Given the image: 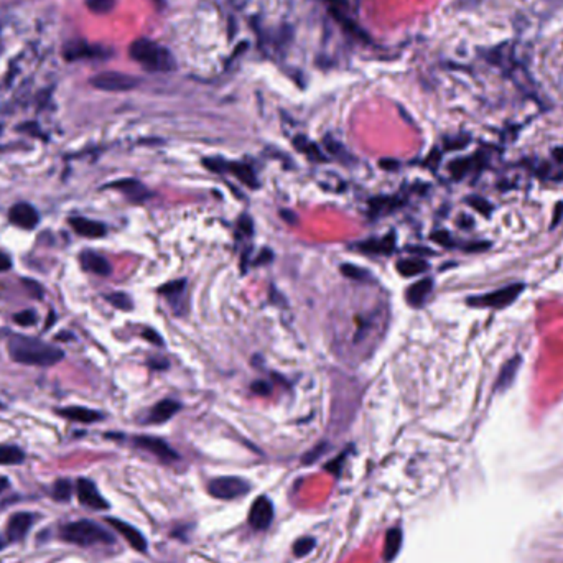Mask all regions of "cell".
Wrapping results in <instances>:
<instances>
[{
    "mask_svg": "<svg viewBox=\"0 0 563 563\" xmlns=\"http://www.w3.org/2000/svg\"><path fill=\"white\" fill-rule=\"evenodd\" d=\"M63 57L68 61H76V59H106L110 57V50L99 45H89L86 41H72L66 45Z\"/></svg>",
    "mask_w": 563,
    "mask_h": 563,
    "instance_id": "obj_7",
    "label": "cell"
},
{
    "mask_svg": "<svg viewBox=\"0 0 563 563\" xmlns=\"http://www.w3.org/2000/svg\"><path fill=\"white\" fill-rule=\"evenodd\" d=\"M208 491L217 499H234L249 493V484L241 477L224 476L213 480L208 486Z\"/></svg>",
    "mask_w": 563,
    "mask_h": 563,
    "instance_id": "obj_6",
    "label": "cell"
},
{
    "mask_svg": "<svg viewBox=\"0 0 563 563\" xmlns=\"http://www.w3.org/2000/svg\"><path fill=\"white\" fill-rule=\"evenodd\" d=\"M14 322L20 326H33V325H37L38 318H37V313L33 310H25L15 315Z\"/></svg>",
    "mask_w": 563,
    "mask_h": 563,
    "instance_id": "obj_36",
    "label": "cell"
},
{
    "mask_svg": "<svg viewBox=\"0 0 563 563\" xmlns=\"http://www.w3.org/2000/svg\"><path fill=\"white\" fill-rule=\"evenodd\" d=\"M280 216H282V219L287 221L288 224L297 223V215H295V213H292V211H288V210H282V211H280Z\"/></svg>",
    "mask_w": 563,
    "mask_h": 563,
    "instance_id": "obj_48",
    "label": "cell"
},
{
    "mask_svg": "<svg viewBox=\"0 0 563 563\" xmlns=\"http://www.w3.org/2000/svg\"><path fill=\"white\" fill-rule=\"evenodd\" d=\"M185 292H186V280H173L160 288L161 295H164L166 300H168L170 304L175 306V310H177V306H180V300H181V297L185 295Z\"/></svg>",
    "mask_w": 563,
    "mask_h": 563,
    "instance_id": "obj_23",
    "label": "cell"
},
{
    "mask_svg": "<svg viewBox=\"0 0 563 563\" xmlns=\"http://www.w3.org/2000/svg\"><path fill=\"white\" fill-rule=\"evenodd\" d=\"M520 366V357H514V359H509L502 366L501 373H499V379L496 382V389L497 391H506L507 387L511 386L515 377V373H517Z\"/></svg>",
    "mask_w": 563,
    "mask_h": 563,
    "instance_id": "obj_25",
    "label": "cell"
},
{
    "mask_svg": "<svg viewBox=\"0 0 563 563\" xmlns=\"http://www.w3.org/2000/svg\"><path fill=\"white\" fill-rule=\"evenodd\" d=\"M339 270L344 277H348V279H351L354 282H369V280H373V275H371L369 270H366V268H362V267L354 266V264H343Z\"/></svg>",
    "mask_w": 563,
    "mask_h": 563,
    "instance_id": "obj_28",
    "label": "cell"
},
{
    "mask_svg": "<svg viewBox=\"0 0 563 563\" xmlns=\"http://www.w3.org/2000/svg\"><path fill=\"white\" fill-rule=\"evenodd\" d=\"M313 549H315V540L311 539V537H304V539H300L295 545H293V553H295L297 557H305V555H308Z\"/></svg>",
    "mask_w": 563,
    "mask_h": 563,
    "instance_id": "obj_35",
    "label": "cell"
},
{
    "mask_svg": "<svg viewBox=\"0 0 563 563\" xmlns=\"http://www.w3.org/2000/svg\"><path fill=\"white\" fill-rule=\"evenodd\" d=\"M274 259V254H272L270 249H262L259 253L257 257L254 259V266H264V264H268Z\"/></svg>",
    "mask_w": 563,
    "mask_h": 563,
    "instance_id": "obj_40",
    "label": "cell"
},
{
    "mask_svg": "<svg viewBox=\"0 0 563 563\" xmlns=\"http://www.w3.org/2000/svg\"><path fill=\"white\" fill-rule=\"evenodd\" d=\"M524 290L522 284L506 285V287L496 290V292L486 293V295L468 298V304L473 306H489V308H504L511 305L520 295Z\"/></svg>",
    "mask_w": 563,
    "mask_h": 563,
    "instance_id": "obj_5",
    "label": "cell"
},
{
    "mask_svg": "<svg viewBox=\"0 0 563 563\" xmlns=\"http://www.w3.org/2000/svg\"><path fill=\"white\" fill-rule=\"evenodd\" d=\"M108 186L121 191L122 195H126L127 198L134 203L144 201V199H147L148 196H150L147 188H145L140 181L134 180V178H124V180H117V181L110 183V185Z\"/></svg>",
    "mask_w": 563,
    "mask_h": 563,
    "instance_id": "obj_14",
    "label": "cell"
},
{
    "mask_svg": "<svg viewBox=\"0 0 563 563\" xmlns=\"http://www.w3.org/2000/svg\"><path fill=\"white\" fill-rule=\"evenodd\" d=\"M379 164H381V168L387 170V172H394V170H397L400 166L399 161L394 160V159H382L381 161H379Z\"/></svg>",
    "mask_w": 563,
    "mask_h": 563,
    "instance_id": "obj_44",
    "label": "cell"
},
{
    "mask_svg": "<svg viewBox=\"0 0 563 563\" xmlns=\"http://www.w3.org/2000/svg\"><path fill=\"white\" fill-rule=\"evenodd\" d=\"M108 522L114 529H116V531L124 537V539L129 542V545L132 549H135L137 552H145V550H147V540H145V537L140 534L137 529L129 526L127 522H122V520L112 519V517H109Z\"/></svg>",
    "mask_w": 563,
    "mask_h": 563,
    "instance_id": "obj_15",
    "label": "cell"
},
{
    "mask_svg": "<svg viewBox=\"0 0 563 563\" xmlns=\"http://www.w3.org/2000/svg\"><path fill=\"white\" fill-rule=\"evenodd\" d=\"M399 201L395 198H391V196H379V198H374L369 201V206H371V213H373L374 216L381 215V213H389L394 210L395 206H397Z\"/></svg>",
    "mask_w": 563,
    "mask_h": 563,
    "instance_id": "obj_29",
    "label": "cell"
},
{
    "mask_svg": "<svg viewBox=\"0 0 563 563\" xmlns=\"http://www.w3.org/2000/svg\"><path fill=\"white\" fill-rule=\"evenodd\" d=\"M292 144H293V147H295L300 153H304L308 160L326 161V157H325V153H323L322 148H319L315 142H311L308 137H305V135H297V137L292 140Z\"/></svg>",
    "mask_w": 563,
    "mask_h": 563,
    "instance_id": "obj_22",
    "label": "cell"
},
{
    "mask_svg": "<svg viewBox=\"0 0 563 563\" xmlns=\"http://www.w3.org/2000/svg\"><path fill=\"white\" fill-rule=\"evenodd\" d=\"M331 14H333V17H335L336 20H338L339 23H343L344 28H348V32L351 33V35L357 37V38H359V40H366V38H368V37H366V33L362 32V30L357 28L356 23H354L353 20L349 19V17H348L346 14H343V12L338 10V8H336V7L331 8Z\"/></svg>",
    "mask_w": 563,
    "mask_h": 563,
    "instance_id": "obj_30",
    "label": "cell"
},
{
    "mask_svg": "<svg viewBox=\"0 0 563 563\" xmlns=\"http://www.w3.org/2000/svg\"><path fill=\"white\" fill-rule=\"evenodd\" d=\"M433 288V280L432 279H424L420 282H417V284L411 285V287L407 288V292H405V298H407L408 305L415 306V308H419L425 304V300L428 298L430 292H432Z\"/></svg>",
    "mask_w": 563,
    "mask_h": 563,
    "instance_id": "obj_20",
    "label": "cell"
},
{
    "mask_svg": "<svg viewBox=\"0 0 563 563\" xmlns=\"http://www.w3.org/2000/svg\"><path fill=\"white\" fill-rule=\"evenodd\" d=\"M400 547H402V531H400V529H391L386 535L384 558H386L387 562L394 560V558L397 557Z\"/></svg>",
    "mask_w": 563,
    "mask_h": 563,
    "instance_id": "obj_26",
    "label": "cell"
},
{
    "mask_svg": "<svg viewBox=\"0 0 563 563\" xmlns=\"http://www.w3.org/2000/svg\"><path fill=\"white\" fill-rule=\"evenodd\" d=\"M8 219H10V223L15 224L17 228L28 229L30 231V229L37 228L40 216H38V211L32 206V204L17 203L10 210V213H8Z\"/></svg>",
    "mask_w": 563,
    "mask_h": 563,
    "instance_id": "obj_11",
    "label": "cell"
},
{
    "mask_svg": "<svg viewBox=\"0 0 563 563\" xmlns=\"http://www.w3.org/2000/svg\"><path fill=\"white\" fill-rule=\"evenodd\" d=\"M395 267H397L399 274L404 277H413V275L424 274L425 270H428V264H426V260L419 259V257L399 260Z\"/></svg>",
    "mask_w": 563,
    "mask_h": 563,
    "instance_id": "obj_24",
    "label": "cell"
},
{
    "mask_svg": "<svg viewBox=\"0 0 563 563\" xmlns=\"http://www.w3.org/2000/svg\"><path fill=\"white\" fill-rule=\"evenodd\" d=\"M8 354L12 359L20 362V364L40 366V368L58 364L65 356V353L59 348L51 346L41 339L17 335V333L8 338Z\"/></svg>",
    "mask_w": 563,
    "mask_h": 563,
    "instance_id": "obj_1",
    "label": "cell"
},
{
    "mask_svg": "<svg viewBox=\"0 0 563 563\" xmlns=\"http://www.w3.org/2000/svg\"><path fill=\"white\" fill-rule=\"evenodd\" d=\"M135 445L148 451V453H152L153 456H157V458H160L161 462H175V460H178L177 451L165 440H161V438L137 437L135 438Z\"/></svg>",
    "mask_w": 563,
    "mask_h": 563,
    "instance_id": "obj_8",
    "label": "cell"
},
{
    "mask_svg": "<svg viewBox=\"0 0 563 563\" xmlns=\"http://www.w3.org/2000/svg\"><path fill=\"white\" fill-rule=\"evenodd\" d=\"M86 6L94 14H109L116 7V0H86Z\"/></svg>",
    "mask_w": 563,
    "mask_h": 563,
    "instance_id": "obj_33",
    "label": "cell"
},
{
    "mask_svg": "<svg viewBox=\"0 0 563 563\" xmlns=\"http://www.w3.org/2000/svg\"><path fill=\"white\" fill-rule=\"evenodd\" d=\"M59 537L70 544L81 545V547H89V545L97 544H112V535L106 531L104 527L97 526L91 520H78V522H70L59 529Z\"/></svg>",
    "mask_w": 563,
    "mask_h": 563,
    "instance_id": "obj_3",
    "label": "cell"
},
{
    "mask_svg": "<svg viewBox=\"0 0 563 563\" xmlns=\"http://www.w3.org/2000/svg\"><path fill=\"white\" fill-rule=\"evenodd\" d=\"M223 173H231L237 178L242 185L250 188V190H255L259 188V180L257 175L253 170V166L247 164H241V161H228L224 160L223 165Z\"/></svg>",
    "mask_w": 563,
    "mask_h": 563,
    "instance_id": "obj_12",
    "label": "cell"
},
{
    "mask_svg": "<svg viewBox=\"0 0 563 563\" xmlns=\"http://www.w3.org/2000/svg\"><path fill=\"white\" fill-rule=\"evenodd\" d=\"M148 366H150L153 371H164L168 368V361H166L165 357H152Z\"/></svg>",
    "mask_w": 563,
    "mask_h": 563,
    "instance_id": "obj_42",
    "label": "cell"
},
{
    "mask_svg": "<svg viewBox=\"0 0 563 563\" xmlns=\"http://www.w3.org/2000/svg\"><path fill=\"white\" fill-rule=\"evenodd\" d=\"M129 55L144 70L152 72H168L177 68V61L170 50L148 38H137L130 45Z\"/></svg>",
    "mask_w": 563,
    "mask_h": 563,
    "instance_id": "obj_2",
    "label": "cell"
},
{
    "mask_svg": "<svg viewBox=\"0 0 563 563\" xmlns=\"http://www.w3.org/2000/svg\"><path fill=\"white\" fill-rule=\"evenodd\" d=\"M23 287L27 288V292L32 295L33 298H43V287H41L40 284L32 279H23Z\"/></svg>",
    "mask_w": 563,
    "mask_h": 563,
    "instance_id": "obj_38",
    "label": "cell"
},
{
    "mask_svg": "<svg viewBox=\"0 0 563 563\" xmlns=\"http://www.w3.org/2000/svg\"><path fill=\"white\" fill-rule=\"evenodd\" d=\"M237 229H239V233H242V236L250 237L254 234L253 219H250V217L247 215H242L237 221Z\"/></svg>",
    "mask_w": 563,
    "mask_h": 563,
    "instance_id": "obj_37",
    "label": "cell"
},
{
    "mask_svg": "<svg viewBox=\"0 0 563 563\" xmlns=\"http://www.w3.org/2000/svg\"><path fill=\"white\" fill-rule=\"evenodd\" d=\"M71 228L75 229L76 234L83 237H102L106 234V226L99 223V221L88 219L83 216H75L70 219Z\"/></svg>",
    "mask_w": 563,
    "mask_h": 563,
    "instance_id": "obj_17",
    "label": "cell"
},
{
    "mask_svg": "<svg viewBox=\"0 0 563 563\" xmlns=\"http://www.w3.org/2000/svg\"><path fill=\"white\" fill-rule=\"evenodd\" d=\"M12 267V259L7 254H0V272H7Z\"/></svg>",
    "mask_w": 563,
    "mask_h": 563,
    "instance_id": "obj_47",
    "label": "cell"
},
{
    "mask_svg": "<svg viewBox=\"0 0 563 563\" xmlns=\"http://www.w3.org/2000/svg\"><path fill=\"white\" fill-rule=\"evenodd\" d=\"M408 253H412L413 255H419V257H424V255H432L433 250L426 249V247H408Z\"/></svg>",
    "mask_w": 563,
    "mask_h": 563,
    "instance_id": "obj_45",
    "label": "cell"
},
{
    "mask_svg": "<svg viewBox=\"0 0 563 563\" xmlns=\"http://www.w3.org/2000/svg\"><path fill=\"white\" fill-rule=\"evenodd\" d=\"M106 300H108L109 304L114 306V308H119L122 311H130L132 308H134V302H132V298L124 292L109 293V295H106Z\"/></svg>",
    "mask_w": 563,
    "mask_h": 563,
    "instance_id": "obj_31",
    "label": "cell"
},
{
    "mask_svg": "<svg viewBox=\"0 0 563 563\" xmlns=\"http://www.w3.org/2000/svg\"><path fill=\"white\" fill-rule=\"evenodd\" d=\"M25 453L19 446L0 445V464H20L23 463Z\"/></svg>",
    "mask_w": 563,
    "mask_h": 563,
    "instance_id": "obj_27",
    "label": "cell"
},
{
    "mask_svg": "<svg viewBox=\"0 0 563 563\" xmlns=\"http://www.w3.org/2000/svg\"><path fill=\"white\" fill-rule=\"evenodd\" d=\"M2 547H3V542H2V540H0V549H2Z\"/></svg>",
    "mask_w": 563,
    "mask_h": 563,
    "instance_id": "obj_51",
    "label": "cell"
},
{
    "mask_svg": "<svg viewBox=\"0 0 563 563\" xmlns=\"http://www.w3.org/2000/svg\"><path fill=\"white\" fill-rule=\"evenodd\" d=\"M181 405L180 402L173 399H164L160 400L159 404L153 405V408L150 411V415H148V422L150 424H165L168 422L172 417L177 415V412L180 411Z\"/></svg>",
    "mask_w": 563,
    "mask_h": 563,
    "instance_id": "obj_18",
    "label": "cell"
},
{
    "mask_svg": "<svg viewBox=\"0 0 563 563\" xmlns=\"http://www.w3.org/2000/svg\"><path fill=\"white\" fill-rule=\"evenodd\" d=\"M91 84L96 89L108 92H126L139 86V79L135 76L126 75L121 71H104L92 76Z\"/></svg>",
    "mask_w": 563,
    "mask_h": 563,
    "instance_id": "obj_4",
    "label": "cell"
},
{
    "mask_svg": "<svg viewBox=\"0 0 563 563\" xmlns=\"http://www.w3.org/2000/svg\"><path fill=\"white\" fill-rule=\"evenodd\" d=\"M432 239L433 241H437L438 244H442V246H453L451 244V237H450V234L448 233H443V231H440V233H435L433 236H432Z\"/></svg>",
    "mask_w": 563,
    "mask_h": 563,
    "instance_id": "obj_43",
    "label": "cell"
},
{
    "mask_svg": "<svg viewBox=\"0 0 563 563\" xmlns=\"http://www.w3.org/2000/svg\"><path fill=\"white\" fill-rule=\"evenodd\" d=\"M357 249L369 255H389L395 249V234L391 233L381 239H369L361 242Z\"/></svg>",
    "mask_w": 563,
    "mask_h": 563,
    "instance_id": "obj_16",
    "label": "cell"
},
{
    "mask_svg": "<svg viewBox=\"0 0 563 563\" xmlns=\"http://www.w3.org/2000/svg\"><path fill=\"white\" fill-rule=\"evenodd\" d=\"M53 319H55V313H50L48 315V323H46V330H48V328L53 325Z\"/></svg>",
    "mask_w": 563,
    "mask_h": 563,
    "instance_id": "obj_49",
    "label": "cell"
},
{
    "mask_svg": "<svg viewBox=\"0 0 563 563\" xmlns=\"http://www.w3.org/2000/svg\"><path fill=\"white\" fill-rule=\"evenodd\" d=\"M76 491H78V499L81 504L91 507V509H99V511L108 509L109 507L108 501L101 496L99 491H97L96 484H94L92 481L81 477V480H78Z\"/></svg>",
    "mask_w": 563,
    "mask_h": 563,
    "instance_id": "obj_10",
    "label": "cell"
},
{
    "mask_svg": "<svg viewBox=\"0 0 563 563\" xmlns=\"http://www.w3.org/2000/svg\"><path fill=\"white\" fill-rule=\"evenodd\" d=\"M270 391H272L270 384L266 382V381H255V382H253V392H255V394H259V395H267V394H270Z\"/></svg>",
    "mask_w": 563,
    "mask_h": 563,
    "instance_id": "obj_41",
    "label": "cell"
},
{
    "mask_svg": "<svg viewBox=\"0 0 563 563\" xmlns=\"http://www.w3.org/2000/svg\"><path fill=\"white\" fill-rule=\"evenodd\" d=\"M469 201H471V206H475L476 210H480L481 213H486V211H489V206L488 204H486L484 206V199H481V198H471L469 199Z\"/></svg>",
    "mask_w": 563,
    "mask_h": 563,
    "instance_id": "obj_46",
    "label": "cell"
},
{
    "mask_svg": "<svg viewBox=\"0 0 563 563\" xmlns=\"http://www.w3.org/2000/svg\"><path fill=\"white\" fill-rule=\"evenodd\" d=\"M8 486V483H7V480H0V493L3 491V489H6Z\"/></svg>",
    "mask_w": 563,
    "mask_h": 563,
    "instance_id": "obj_50",
    "label": "cell"
},
{
    "mask_svg": "<svg viewBox=\"0 0 563 563\" xmlns=\"http://www.w3.org/2000/svg\"><path fill=\"white\" fill-rule=\"evenodd\" d=\"M274 519V506L268 497L262 496L254 502L249 513V522L255 531H266Z\"/></svg>",
    "mask_w": 563,
    "mask_h": 563,
    "instance_id": "obj_9",
    "label": "cell"
},
{
    "mask_svg": "<svg viewBox=\"0 0 563 563\" xmlns=\"http://www.w3.org/2000/svg\"><path fill=\"white\" fill-rule=\"evenodd\" d=\"M142 336L147 341H150L152 344H155V346H164V344H165L164 338H161V336L155 330H152V328H147V330H144Z\"/></svg>",
    "mask_w": 563,
    "mask_h": 563,
    "instance_id": "obj_39",
    "label": "cell"
},
{
    "mask_svg": "<svg viewBox=\"0 0 563 563\" xmlns=\"http://www.w3.org/2000/svg\"><path fill=\"white\" fill-rule=\"evenodd\" d=\"M81 266L86 272H91V274L96 275H109L110 274V264L108 262V259H104L102 255L97 253H92V250H84L79 257Z\"/></svg>",
    "mask_w": 563,
    "mask_h": 563,
    "instance_id": "obj_19",
    "label": "cell"
},
{
    "mask_svg": "<svg viewBox=\"0 0 563 563\" xmlns=\"http://www.w3.org/2000/svg\"><path fill=\"white\" fill-rule=\"evenodd\" d=\"M53 497L59 502L70 501L71 497V483L68 480H59L53 486Z\"/></svg>",
    "mask_w": 563,
    "mask_h": 563,
    "instance_id": "obj_32",
    "label": "cell"
},
{
    "mask_svg": "<svg viewBox=\"0 0 563 563\" xmlns=\"http://www.w3.org/2000/svg\"><path fill=\"white\" fill-rule=\"evenodd\" d=\"M33 514L30 513H17L8 519L7 524V537L8 540L12 542H20L25 535L28 534V531L33 526Z\"/></svg>",
    "mask_w": 563,
    "mask_h": 563,
    "instance_id": "obj_13",
    "label": "cell"
},
{
    "mask_svg": "<svg viewBox=\"0 0 563 563\" xmlns=\"http://www.w3.org/2000/svg\"><path fill=\"white\" fill-rule=\"evenodd\" d=\"M58 413L61 417H65L68 420L72 422H79V424H94V422L102 419V413L97 411H91V408L86 407H66V408H59Z\"/></svg>",
    "mask_w": 563,
    "mask_h": 563,
    "instance_id": "obj_21",
    "label": "cell"
},
{
    "mask_svg": "<svg viewBox=\"0 0 563 563\" xmlns=\"http://www.w3.org/2000/svg\"><path fill=\"white\" fill-rule=\"evenodd\" d=\"M325 148L331 153V155L338 157V159L346 161L348 152H346V148H344L343 145L338 142V140H335L333 137H326L325 139Z\"/></svg>",
    "mask_w": 563,
    "mask_h": 563,
    "instance_id": "obj_34",
    "label": "cell"
}]
</instances>
